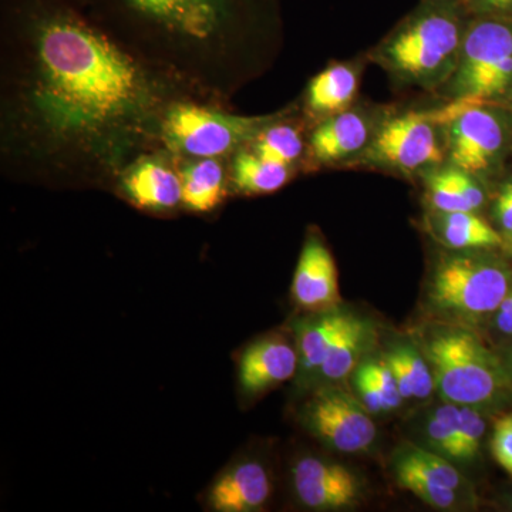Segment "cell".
<instances>
[{
	"mask_svg": "<svg viewBox=\"0 0 512 512\" xmlns=\"http://www.w3.org/2000/svg\"><path fill=\"white\" fill-rule=\"evenodd\" d=\"M188 96L76 0H0V165L52 187H114Z\"/></svg>",
	"mask_w": 512,
	"mask_h": 512,
	"instance_id": "6da1fadb",
	"label": "cell"
},
{
	"mask_svg": "<svg viewBox=\"0 0 512 512\" xmlns=\"http://www.w3.org/2000/svg\"><path fill=\"white\" fill-rule=\"evenodd\" d=\"M131 55L188 96L227 104L261 72L274 0H76Z\"/></svg>",
	"mask_w": 512,
	"mask_h": 512,
	"instance_id": "7a4b0ae2",
	"label": "cell"
},
{
	"mask_svg": "<svg viewBox=\"0 0 512 512\" xmlns=\"http://www.w3.org/2000/svg\"><path fill=\"white\" fill-rule=\"evenodd\" d=\"M276 119V116H241L224 104L180 96L167 107L161 119L158 146L178 160H229Z\"/></svg>",
	"mask_w": 512,
	"mask_h": 512,
	"instance_id": "3957f363",
	"label": "cell"
},
{
	"mask_svg": "<svg viewBox=\"0 0 512 512\" xmlns=\"http://www.w3.org/2000/svg\"><path fill=\"white\" fill-rule=\"evenodd\" d=\"M426 352L436 389L446 402L480 407L503 394V367L474 333L441 330L429 340Z\"/></svg>",
	"mask_w": 512,
	"mask_h": 512,
	"instance_id": "277c9868",
	"label": "cell"
},
{
	"mask_svg": "<svg viewBox=\"0 0 512 512\" xmlns=\"http://www.w3.org/2000/svg\"><path fill=\"white\" fill-rule=\"evenodd\" d=\"M510 289V274L500 262L484 255H451L434 272L430 299L441 312L474 319L497 312Z\"/></svg>",
	"mask_w": 512,
	"mask_h": 512,
	"instance_id": "5b68a950",
	"label": "cell"
},
{
	"mask_svg": "<svg viewBox=\"0 0 512 512\" xmlns=\"http://www.w3.org/2000/svg\"><path fill=\"white\" fill-rule=\"evenodd\" d=\"M460 20L447 3L429 6L407 23L387 49L390 60L414 79L429 80L446 72L460 46Z\"/></svg>",
	"mask_w": 512,
	"mask_h": 512,
	"instance_id": "8992f818",
	"label": "cell"
},
{
	"mask_svg": "<svg viewBox=\"0 0 512 512\" xmlns=\"http://www.w3.org/2000/svg\"><path fill=\"white\" fill-rule=\"evenodd\" d=\"M365 404L338 386H323L305 404L302 420L316 439L340 453H360L376 440Z\"/></svg>",
	"mask_w": 512,
	"mask_h": 512,
	"instance_id": "52a82bcc",
	"label": "cell"
},
{
	"mask_svg": "<svg viewBox=\"0 0 512 512\" xmlns=\"http://www.w3.org/2000/svg\"><path fill=\"white\" fill-rule=\"evenodd\" d=\"M477 103L463 101V106L447 110L444 117L450 134V154L454 167L467 173L487 170L504 146V126L493 111Z\"/></svg>",
	"mask_w": 512,
	"mask_h": 512,
	"instance_id": "ba28073f",
	"label": "cell"
},
{
	"mask_svg": "<svg viewBox=\"0 0 512 512\" xmlns=\"http://www.w3.org/2000/svg\"><path fill=\"white\" fill-rule=\"evenodd\" d=\"M461 46L457 94L461 101L477 103L484 84L512 56V26L500 20H478L467 30Z\"/></svg>",
	"mask_w": 512,
	"mask_h": 512,
	"instance_id": "9c48e42d",
	"label": "cell"
},
{
	"mask_svg": "<svg viewBox=\"0 0 512 512\" xmlns=\"http://www.w3.org/2000/svg\"><path fill=\"white\" fill-rule=\"evenodd\" d=\"M116 190L141 210H175L183 205L178 158L161 148L143 154L120 175Z\"/></svg>",
	"mask_w": 512,
	"mask_h": 512,
	"instance_id": "30bf717a",
	"label": "cell"
},
{
	"mask_svg": "<svg viewBox=\"0 0 512 512\" xmlns=\"http://www.w3.org/2000/svg\"><path fill=\"white\" fill-rule=\"evenodd\" d=\"M429 114H404L383 128L373 146V156L404 171L417 170L440 160L441 153Z\"/></svg>",
	"mask_w": 512,
	"mask_h": 512,
	"instance_id": "8fae6325",
	"label": "cell"
},
{
	"mask_svg": "<svg viewBox=\"0 0 512 512\" xmlns=\"http://www.w3.org/2000/svg\"><path fill=\"white\" fill-rule=\"evenodd\" d=\"M293 490L305 507L318 511L350 507L359 497L352 471L318 457H303L292 470Z\"/></svg>",
	"mask_w": 512,
	"mask_h": 512,
	"instance_id": "7c38bea8",
	"label": "cell"
},
{
	"mask_svg": "<svg viewBox=\"0 0 512 512\" xmlns=\"http://www.w3.org/2000/svg\"><path fill=\"white\" fill-rule=\"evenodd\" d=\"M292 296L302 309L313 312L329 311L340 301L335 259L318 235H309L303 245Z\"/></svg>",
	"mask_w": 512,
	"mask_h": 512,
	"instance_id": "4fadbf2b",
	"label": "cell"
},
{
	"mask_svg": "<svg viewBox=\"0 0 512 512\" xmlns=\"http://www.w3.org/2000/svg\"><path fill=\"white\" fill-rule=\"evenodd\" d=\"M299 369L298 349L282 338H266L249 346L239 362V384L247 394H259L286 382Z\"/></svg>",
	"mask_w": 512,
	"mask_h": 512,
	"instance_id": "5bb4252c",
	"label": "cell"
},
{
	"mask_svg": "<svg viewBox=\"0 0 512 512\" xmlns=\"http://www.w3.org/2000/svg\"><path fill=\"white\" fill-rule=\"evenodd\" d=\"M271 491V478L266 468L256 461H245L215 481L208 501L215 511H256L264 507Z\"/></svg>",
	"mask_w": 512,
	"mask_h": 512,
	"instance_id": "9a60e30c",
	"label": "cell"
},
{
	"mask_svg": "<svg viewBox=\"0 0 512 512\" xmlns=\"http://www.w3.org/2000/svg\"><path fill=\"white\" fill-rule=\"evenodd\" d=\"M225 161L222 158L178 160L183 207L194 212H210L224 201L229 184Z\"/></svg>",
	"mask_w": 512,
	"mask_h": 512,
	"instance_id": "2e32d148",
	"label": "cell"
},
{
	"mask_svg": "<svg viewBox=\"0 0 512 512\" xmlns=\"http://www.w3.org/2000/svg\"><path fill=\"white\" fill-rule=\"evenodd\" d=\"M356 316L352 313L335 311L320 312L315 318L303 320L298 328L299 369L305 376L318 375L330 348L339 336L349 328Z\"/></svg>",
	"mask_w": 512,
	"mask_h": 512,
	"instance_id": "e0dca14e",
	"label": "cell"
},
{
	"mask_svg": "<svg viewBox=\"0 0 512 512\" xmlns=\"http://www.w3.org/2000/svg\"><path fill=\"white\" fill-rule=\"evenodd\" d=\"M367 137L369 127L360 114L339 113L316 127L309 140V150L316 160L329 163L360 150Z\"/></svg>",
	"mask_w": 512,
	"mask_h": 512,
	"instance_id": "ac0fdd59",
	"label": "cell"
},
{
	"mask_svg": "<svg viewBox=\"0 0 512 512\" xmlns=\"http://www.w3.org/2000/svg\"><path fill=\"white\" fill-rule=\"evenodd\" d=\"M229 184L242 194H271L291 180L292 167L256 156L248 147L229 158Z\"/></svg>",
	"mask_w": 512,
	"mask_h": 512,
	"instance_id": "d6986e66",
	"label": "cell"
},
{
	"mask_svg": "<svg viewBox=\"0 0 512 512\" xmlns=\"http://www.w3.org/2000/svg\"><path fill=\"white\" fill-rule=\"evenodd\" d=\"M434 234L448 248L481 249L501 245V237L474 211L440 212L433 220Z\"/></svg>",
	"mask_w": 512,
	"mask_h": 512,
	"instance_id": "ffe728a7",
	"label": "cell"
},
{
	"mask_svg": "<svg viewBox=\"0 0 512 512\" xmlns=\"http://www.w3.org/2000/svg\"><path fill=\"white\" fill-rule=\"evenodd\" d=\"M373 338L375 335H373L372 325L356 316L349 328L330 348L316 376L328 382H340L346 379L359 365L366 350L372 346Z\"/></svg>",
	"mask_w": 512,
	"mask_h": 512,
	"instance_id": "44dd1931",
	"label": "cell"
},
{
	"mask_svg": "<svg viewBox=\"0 0 512 512\" xmlns=\"http://www.w3.org/2000/svg\"><path fill=\"white\" fill-rule=\"evenodd\" d=\"M356 90L355 72L348 66L336 64L313 77L306 94V103L315 113H335L348 106Z\"/></svg>",
	"mask_w": 512,
	"mask_h": 512,
	"instance_id": "7402d4cb",
	"label": "cell"
},
{
	"mask_svg": "<svg viewBox=\"0 0 512 512\" xmlns=\"http://www.w3.org/2000/svg\"><path fill=\"white\" fill-rule=\"evenodd\" d=\"M384 360L396 377L403 399H427L436 389L431 366L413 348L399 346Z\"/></svg>",
	"mask_w": 512,
	"mask_h": 512,
	"instance_id": "603a6c76",
	"label": "cell"
},
{
	"mask_svg": "<svg viewBox=\"0 0 512 512\" xmlns=\"http://www.w3.org/2000/svg\"><path fill=\"white\" fill-rule=\"evenodd\" d=\"M393 466L394 471H406L451 490L458 491L463 485V478L457 468L436 451L406 444L397 451Z\"/></svg>",
	"mask_w": 512,
	"mask_h": 512,
	"instance_id": "cb8c5ba5",
	"label": "cell"
},
{
	"mask_svg": "<svg viewBox=\"0 0 512 512\" xmlns=\"http://www.w3.org/2000/svg\"><path fill=\"white\" fill-rule=\"evenodd\" d=\"M248 148L264 160L292 167L302 156L303 138L299 128L279 123L276 119L252 140Z\"/></svg>",
	"mask_w": 512,
	"mask_h": 512,
	"instance_id": "d4e9b609",
	"label": "cell"
},
{
	"mask_svg": "<svg viewBox=\"0 0 512 512\" xmlns=\"http://www.w3.org/2000/svg\"><path fill=\"white\" fill-rule=\"evenodd\" d=\"M427 437L436 453L448 460L463 461L461 451L460 406L454 403L437 407L427 421Z\"/></svg>",
	"mask_w": 512,
	"mask_h": 512,
	"instance_id": "484cf974",
	"label": "cell"
},
{
	"mask_svg": "<svg viewBox=\"0 0 512 512\" xmlns=\"http://www.w3.org/2000/svg\"><path fill=\"white\" fill-rule=\"evenodd\" d=\"M394 477L400 487L410 491L430 507L437 508V510H450L457 504L456 490L431 483L429 480L406 473V471H394Z\"/></svg>",
	"mask_w": 512,
	"mask_h": 512,
	"instance_id": "4316f807",
	"label": "cell"
},
{
	"mask_svg": "<svg viewBox=\"0 0 512 512\" xmlns=\"http://www.w3.org/2000/svg\"><path fill=\"white\" fill-rule=\"evenodd\" d=\"M430 201L433 207L440 212L473 211L466 200L456 190L447 170L439 171L429 180Z\"/></svg>",
	"mask_w": 512,
	"mask_h": 512,
	"instance_id": "83f0119b",
	"label": "cell"
},
{
	"mask_svg": "<svg viewBox=\"0 0 512 512\" xmlns=\"http://www.w3.org/2000/svg\"><path fill=\"white\" fill-rule=\"evenodd\" d=\"M461 451L463 460H471L480 451L485 421L477 407L460 406Z\"/></svg>",
	"mask_w": 512,
	"mask_h": 512,
	"instance_id": "f1b7e54d",
	"label": "cell"
},
{
	"mask_svg": "<svg viewBox=\"0 0 512 512\" xmlns=\"http://www.w3.org/2000/svg\"><path fill=\"white\" fill-rule=\"evenodd\" d=\"M367 367H369L373 380H375L377 390H379L380 396H382L386 412H392V410L397 409L400 403H402L403 397L402 394H400L396 377H394L386 360L367 362Z\"/></svg>",
	"mask_w": 512,
	"mask_h": 512,
	"instance_id": "f546056e",
	"label": "cell"
},
{
	"mask_svg": "<svg viewBox=\"0 0 512 512\" xmlns=\"http://www.w3.org/2000/svg\"><path fill=\"white\" fill-rule=\"evenodd\" d=\"M491 448L497 463L512 476V413L495 423Z\"/></svg>",
	"mask_w": 512,
	"mask_h": 512,
	"instance_id": "4dcf8cb0",
	"label": "cell"
},
{
	"mask_svg": "<svg viewBox=\"0 0 512 512\" xmlns=\"http://www.w3.org/2000/svg\"><path fill=\"white\" fill-rule=\"evenodd\" d=\"M355 386L357 393H359L362 403L365 404L367 410L370 413L377 414L386 412L382 396H380L379 390H377L375 380H373L372 373H370L367 363H363L356 370L355 375Z\"/></svg>",
	"mask_w": 512,
	"mask_h": 512,
	"instance_id": "1f68e13d",
	"label": "cell"
},
{
	"mask_svg": "<svg viewBox=\"0 0 512 512\" xmlns=\"http://www.w3.org/2000/svg\"><path fill=\"white\" fill-rule=\"evenodd\" d=\"M447 174L456 190L460 192L461 197L466 200L468 207L473 211L478 210L484 202V192L480 185L473 180V177L467 171L461 170V168H447Z\"/></svg>",
	"mask_w": 512,
	"mask_h": 512,
	"instance_id": "d6a6232c",
	"label": "cell"
},
{
	"mask_svg": "<svg viewBox=\"0 0 512 512\" xmlns=\"http://www.w3.org/2000/svg\"><path fill=\"white\" fill-rule=\"evenodd\" d=\"M497 326L501 332L512 335V289L497 309Z\"/></svg>",
	"mask_w": 512,
	"mask_h": 512,
	"instance_id": "836d02e7",
	"label": "cell"
},
{
	"mask_svg": "<svg viewBox=\"0 0 512 512\" xmlns=\"http://www.w3.org/2000/svg\"><path fill=\"white\" fill-rule=\"evenodd\" d=\"M495 214L498 221L503 225L505 231L512 232V200L507 195H498L497 204H495Z\"/></svg>",
	"mask_w": 512,
	"mask_h": 512,
	"instance_id": "e575fe53",
	"label": "cell"
},
{
	"mask_svg": "<svg viewBox=\"0 0 512 512\" xmlns=\"http://www.w3.org/2000/svg\"><path fill=\"white\" fill-rule=\"evenodd\" d=\"M485 9L507 10L512 8V0H477Z\"/></svg>",
	"mask_w": 512,
	"mask_h": 512,
	"instance_id": "d590c367",
	"label": "cell"
},
{
	"mask_svg": "<svg viewBox=\"0 0 512 512\" xmlns=\"http://www.w3.org/2000/svg\"><path fill=\"white\" fill-rule=\"evenodd\" d=\"M501 194L507 195V197L511 198V200H512V183L505 184L503 191H501Z\"/></svg>",
	"mask_w": 512,
	"mask_h": 512,
	"instance_id": "8d00e7d4",
	"label": "cell"
}]
</instances>
